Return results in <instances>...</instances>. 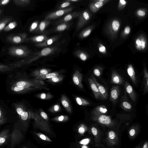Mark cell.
<instances>
[{
	"instance_id": "6da1fadb",
	"label": "cell",
	"mask_w": 148,
	"mask_h": 148,
	"mask_svg": "<svg viewBox=\"0 0 148 148\" xmlns=\"http://www.w3.org/2000/svg\"><path fill=\"white\" fill-rule=\"evenodd\" d=\"M59 51V49L57 47H50L45 48L35 53L30 59V62H33L42 57L54 54Z\"/></svg>"
},
{
	"instance_id": "7a4b0ae2",
	"label": "cell",
	"mask_w": 148,
	"mask_h": 148,
	"mask_svg": "<svg viewBox=\"0 0 148 148\" xmlns=\"http://www.w3.org/2000/svg\"><path fill=\"white\" fill-rule=\"evenodd\" d=\"M73 9L74 8L73 7L71 6L64 9L59 10L52 12L49 13L45 16V20H51L57 19L72 11Z\"/></svg>"
},
{
	"instance_id": "3957f363",
	"label": "cell",
	"mask_w": 148,
	"mask_h": 148,
	"mask_svg": "<svg viewBox=\"0 0 148 148\" xmlns=\"http://www.w3.org/2000/svg\"><path fill=\"white\" fill-rule=\"evenodd\" d=\"M80 13V12H74L72 13L68 14L63 17L56 21L55 23V24L58 25L62 23L68 22L69 21L79 17Z\"/></svg>"
},
{
	"instance_id": "277c9868",
	"label": "cell",
	"mask_w": 148,
	"mask_h": 148,
	"mask_svg": "<svg viewBox=\"0 0 148 148\" xmlns=\"http://www.w3.org/2000/svg\"><path fill=\"white\" fill-rule=\"evenodd\" d=\"M37 127L42 130L49 133H52L50 127L47 122H46L40 117L37 115Z\"/></svg>"
},
{
	"instance_id": "5b68a950",
	"label": "cell",
	"mask_w": 148,
	"mask_h": 148,
	"mask_svg": "<svg viewBox=\"0 0 148 148\" xmlns=\"http://www.w3.org/2000/svg\"><path fill=\"white\" fill-rule=\"evenodd\" d=\"M59 35H56L47 39L46 40L40 43H37L35 44L36 46L38 47H46L51 45L54 42L57 41L59 39Z\"/></svg>"
},
{
	"instance_id": "8992f818",
	"label": "cell",
	"mask_w": 148,
	"mask_h": 148,
	"mask_svg": "<svg viewBox=\"0 0 148 148\" xmlns=\"http://www.w3.org/2000/svg\"><path fill=\"white\" fill-rule=\"evenodd\" d=\"M82 74L79 70H76L73 75V81L75 84L81 88H83L82 83Z\"/></svg>"
},
{
	"instance_id": "52a82bcc",
	"label": "cell",
	"mask_w": 148,
	"mask_h": 148,
	"mask_svg": "<svg viewBox=\"0 0 148 148\" xmlns=\"http://www.w3.org/2000/svg\"><path fill=\"white\" fill-rule=\"evenodd\" d=\"M88 81L91 89L94 93L95 98L97 99H99L100 98L103 99L99 91L97 86L94 81L92 79H88Z\"/></svg>"
},
{
	"instance_id": "ba28073f",
	"label": "cell",
	"mask_w": 148,
	"mask_h": 148,
	"mask_svg": "<svg viewBox=\"0 0 148 148\" xmlns=\"http://www.w3.org/2000/svg\"><path fill=\"white\" fill-rule=\"evenodd\" d=\"M125 86L126 90L128 93L131 99L134 103H135L136 99V95L132 86L127 82H126Z\"/></svg>"
},
{
	"instance_id": "9c48e42d",
	"label": "cell",
	"mask_w": 148,
	"mask_h": 148,
	"mask_svg": "<svg viewBox=\"0 0 148 148\" xmlns=\"http://www.w3.org/2000/svg\"><path fill=\"white\" fill-rule=\"evenodd\" d=\"M51 23L50 20H44L41 21L38 25L36 32L38 33H43L46 28Z\"/></svg>"
},
{
	"instance_id": "30bf717a",
	"label": "cell",
	"mask_w": 148,
	"mask_h": 148,
	"mask_svg": "<svg viewBox=\"0 0 148 148\" xmlns=\"http://www.w3.org/2000/svg\"><path fill=\"white\" fill-rule=\"evenodd\" d=\"M62 104L66 110L69 113L72 112V108L68 99L64 95H63L61 98Z\"/></svg>"
},
{
	"instance_id": "8fae6325",
	"label": "cell",
	"mask_w": 148,
	"mask_h": 148,
	"mask_svg": "<svg viewBox=\"0 0 148 148\" xmlns=\"http://www.w3.org/2000/svg\"><path fill=\"white\" fill-rule=\"evenodd\" d=\"M92 79L94 81V82L96 85L97 86L99 91L100 94L101 95L103 99H106L107 96V94L106 91V89H105V88L104 87L102 86L101 85L99 84L97 81L96 79L92 76Z\"/></svg>"
},
{
	"instance_id": "7c38bea8",
	"label": "cell",
	"mask_w": 148,
	"mask_h": 148,
	"mask_svg": "<svg viewBox=\"0 0 148 148\" xmlns=\"http://www.w3.org/2000/svg\"><path fill=\"white\" fill-rule=\"evenodd\" d=\"M71 23L69 22L64 23L58 24L53 31L54 32H60L67 30L70 27Z\"/></svg>"
},
{
	"instance_id": "4fadbf2b",
	"label": "cell",
	"mask_w": 148,
	"mask_h": 148,
	"mask_svg": "<svg viewBox=\"0 0 148 148\" xmlns=\"http://www.w3.org/2000/svg\"><path fill=\"white\" fill-rule=\"evenodd\" d=\"M123 82V80L119 75L115 71L112 72L111 83L118 85H121Z\"/></svg>"
},
{
	"instance_id": "5bb4252c",
	"label": "cell",
	"mask_w": 148,
	"mask_h": 148,
	"mask_svg": "<svg viewBox=\"0 0 148 148\" xmlns=\"http://www.w3.org/2000/svg\"><path fill=\"white\" fill-rule=\"evenodd\" d=\"M49 37L46 35H42L31 37L29 40L30 42L39 43L43 42L46 40Z\"/></svg>"
},
{
	"instance_id": "9a60e30c",
	"label": "cell",
	"mask_w": 148,
	"mask_h": 148,
	"mask_svg": "<svg viewBox=\"0 0 148 148\" xmlns=\"http://www.w3.org/2000/svg\"><path fill=\"white\" fill-rule=\"evenodd\" d=\"M127 71L133 83L136 84L137 83V80L135 71L134 68L131 64H129L128 65L127 68Z\"/></svg>"
},
{
	"instance_id": "2e32d148",
	"label": "cell",
	"mask_w": 148,
	"mask_h": 148,
	"mask_svg": "<svg viewBox=\"0 0 148 148\" xmlns=\"http://www.w3.org/2000/svg\"><path fill=\"white\" fill-rule=\"evenodd\" d=\"M119 94V88L117 86H114L112 88L110 92V100L113 102L116 101Z\"/></svg>"
},
{
	"instance_id": "e0dca14e",
	"label": "cell",
	"mask_w": 148,
	"mask_h": 148,
	"mask_svg": "<svg viewBox=\"0 0 148 148\" xmlns=\"http://www.w3.org/2000/svg\"><path fill=\"white\" fill-rule=\"evenodd\" d=\"M59 76V73L57 72L49 73V74L45 75L40 74L37 76L36 79V80H44L46 79H52V78L57 77V76Z\"/></svg>"
},
{
	"instance_id": "ac0fdd59",
	"label": "cell",
	"mask_w": 148,
	"mask_h": 148,
	"mask_svg": "<svg viewBox=\"0 0 148 148\" xmlns=\"http://www.w3.org/2000/svg\"><path fill=\"white\" fill-rule=\"evenodd\" d=\"M100 123L102 124L108 125L111 122L109 117L105 115H101L99 118Z\"/></svg>"
},
{
	"instance_id": "d6986e66",
	"label": "cell",
	"mask_w": 148,
	"mask_h": 148,
	"mask_svg": "<svg viewBox=\"0 0 148 148\" xmlns=\"http://www.w3.org/2000/svg\"><path fill=\"white\" fill-rule=\"evenodd\" d=\"M76 100L78 104L81 106H88L91 105L90 103L87 100L79 97L76 98Z\"/></svg>"
},
{
	"instance_id": "ffe728a7",
	"label": "cell",
	"mask_w": 148,
	"mask_h": 148,
	"mask_svg": "<svg viewBox=\"0 0 148 148\" xmlns=\"http://www.w3.org/2000/svg\"><path fill=\"white\" fill-rule=\"evenodd\" d=\"M68 117L65 115H61L56 117L52 119L54 121L58 122H64L67 121L69 120Z\"/></svg>"
},
{
	"instance_id": "44dd1931",
	"label": "cell",
	"mask_w": 148,
	"mask_h": 148,
	"mask_svg": "<svg viewBox=\"0 0 148 148\" xmlns=\"http://www.w3.org/2000/svg\"><path fill=\"white\" fill-rule=\"evenodd\" d=\"M93 111L97 112L98 113H105L107 111V110L105 106L101 105L96 107Z\"/></svg>"
},
{
	"instance_id": "7402d4cb",
	"label": "cell",
	"mask_w": 148,
	"mask_h": 148,
	"mask_svg": "<svg viewBox=\"0 0 148 148\" xmlns=\"http://www.w3.org/2000/svg\"><path fill=\"white\" fill-rule=\"evenodd\" d=\"M74 54L76 56H77L82 60L85 61L87 59V56L84 53L81 52L79 50L76 51L74 53Z\"/></svg>"
},
{
	"instance_id": "603a6c76",
	"label": "cell",
	"mask_w": 148,
	"mask_h": 148,
	"mask_svg": "<svg viewBox=\"0 0 148 148\" xmlns=\"http://www.w3.org/2000/svg\"><path fill=\"white\" fill-rule=\"evenodd\" d=\"M35 134L42 140L47 142H52V140H51L48 137L43 134L41 133H35Z\"/></svg>"
},
{
	"instance_id": "cb8c5ba5",
	"label": "cell",
	"mask_w": 148,
	"mask_h": 148,
	"mask_svg": "<svg viewBox=\"0 0 148 148\" xmlns=\"http://www.w3.org/2000/svg\"><path fill=\"white\" fill-rule=\"evenodd\" d=\"M63 79V77L59 75L55 77L52 78V79H49L48 81L50 82L57 83L60 82L62 81Z\"/></svg>"
},
{
	"instance_id": "d4e9b609",
	"label": "cell",
	"mask_w": 148,
	"mask_h": 148,
	"mask_svg": "<svg viewBox=\"0 0 148 148\" xmlns=\"http://www.w3.org/2000/svg\"><path fill=\"white\" fill-rule=\"evenodd\" d=\"M52 97V95L50 93H42L40 96V98L42 100L50 99Z\"/></svg>"
},
{
	"instance_id": "484cf974",
	"label": "cell",
	"mask_w": 148,
	"mask_h": 148,
	"mask_svg": "<svg viewBox=\"0 0 148 148\" xmlns=\"http://www.w3.org/2000/svg\"><path fill=\"white\" fill-rule=\"evenodd\" d=\"M120 25V23L118 21L116 20L113 21L112 23V26L113 30L115 31H118Z\"/></svg>"
},
{
	"instance_id": "4316f807",
	"label": "cell",
	"mask_w": 148,
	"mask_h": 148,
	"mask_svg": "<svg viewBox=\"0 0 148 148\" xmlns=\"http://www.w3.org/2000/svg\"><path fill=\"white\" fill-rule=\"evenodd\" d=\"M61 107L59 105H54L50 109V111L52 113L59 112L61 110Z\"/></svg>"
},
{
	"instance_id": "83f0119b",
	"label": "cell",
	"mask_w": 148,
	"mask_h": 148,
	"mask_svg": "<svg viewBox=\"0 0 148 148\" xmlns=\"http://www.w3.org/2000/svg\"><path fill=\"white\" fill-rule=\"evenodd\" d=\"M39 24L38 21H35L32 24L30 28V32H33L36 30Z\"/></svg>"
},
{
	"instance_id": "f1b7e54d",
	"label": "cell",
	"mask_w": 148,
	"mask_h": 148,
	"mask_svg": "<svg viewBox=\"0 0 148 148\" xmlns=\"http://www.w3.org/2000/svg\"><path fill=\"white\" fill-rule=\"evenodd\" d=\"M65 2L62 3L59 6V9L60 10L64 9V8L69 7L71 4L70 2L65 1Z\"/></svg>"
},
{
	"instance_id": "f546056e",
	"label": "cell",
	"mask_w": 148,
	"mask_h": 148,
	"mask_svg": "<svg viewBox=\"0 0 148 148\" xmlns=\"http://www.w3.org/2000/svg\"><path fill=\"white\" fill-rule=\"evenodd\" d=\"M91 30L88 29L86 30L85 32H83L82 34L80 35V37H86L89 35L91 33Z\"/></svg>"
},
{
	"instance_id": "4dcf8cb0",
	"label": "cell",
	"mask_w": 148,
	"mask_h": 148,
	"mask_svg": "<svg viewBox=\"0 0 148 148\" xmlns=\"http://www.w3.org/2000/svg\"><path fill=\"white\" fill-rule=\"evenodd\" d=\"M122 106L123 107L127 109H130L132 108L131 105L127 102H124L122 104Z\"/></svg>"
},
{
	"instance_id": "1f68e13d",
	"label": "cell",
	"mask_w": 148,
	"mask_h": 148,
	"mask_svg": "<svg viewBox=\"0 0 148 148\" xmlns=\"http://www.w3.org/2000/svg\"><path fill=\"white\" fill-rule=\"evenodd\" d=\"M16 25L17 23L16 22H13L11 23L8 25V26L6 27V28H7V30H10L14 28L16 26Z\"/></svg>"
},
{
	"instance_id": "d6a6232c",
	"label": "cell",
	"mask_w": 148,
	"mask_h": 148,
	"mask_svg": "<svg viewBox=\"0 0 148 148\" xmlns=\"http://www.w3.org/2000/svg\"><path fill=\"white\" fill-rule=\"evenodd\" d=\"M28 116V112L25 111L22 114L21 117L22 119L23 120H25L27 119Z\"/></svg>"
},
{
	"instance_id": "836d02e7",
	"label": "cell",
	"mask_w": 148,
	"mask_h": 148,
	"mask_svg": "<svg viewBox=\"0 0 148 148\" xmlns=\"http://www.w3.org/2000/svg\"><path fill=\"white\" fill-rule=\"evenodd\" d=\"M13 40L15 43H19L21 42L22 39L20 37L16 36L14 37Z\"/></svg>"
},
{
	"instance_id": "e575fe53",
	"label": "cell",
	"mask_w": 148,
	"mask_h": 148,
	"mask_svg": "<svg viewBox=\"0 0 148 148\" xmlns=\"http://www.w3.org/2000/svg\"><path fill=\"white\" fill-rule=\"evenodd\" d=\"M89 142V139H82L79 142V144L85 145L88 144Z\"/></svg>"
},
{
	"instance_id": "d590c367",
	"label": "cell",
	"mask_w": 148,
	"mask_h": 148,
	"mask_svg": "<svg viewBox=\"0 0 148 148\" xmlns=\"http://www.w3.org/2000/svg\"><path fill=\"white\" fill-rule=\"evenodd\" d=\"M26 82L25 81H21L17 83V86L18 87H23L26 85Z\"/></svg>"
},
{
	"instance_id": "8d00e7d4",
	"label": "cell",
	"mask_w": 148,
	"mask_h": 148,
	"mask_svg": "<svg viewBox=\"0 0 148 148\" xmlns=\"http://www.w3.org/2000/svg\"><path fill=\"white\" fill-rule=\"evenodd\" d=\"M50 71L48 69H42L40 71V74H41L43 75H45L48 74L49 71Z\"/></svg>"
},
{
	"instance_id": "74e56055",
	"label": "cell",
	"mask_w": 148,
	"mask_h": 148,
	"mask_svg": "<svg viewBox=\"0 0 148 148\" xmlns=\"http://www.w3.org/2000/svg\"><path fill=\"white\" fill-rule=\"evenodd\" d=\"M41 116L43 118L44 120L46 121L48 120V117L47 116V114L44 112H41L40 113Z\"/></svg>"
},
{
	"instance_id": "f35d334b",
	"label": "cell",
	"mask_w": 148,
	"mask_h": 148,
	"mask_svg": "<svg viewBox=\"0 0 148 148\" xmlns=\"http://www.w3.org/2000/svg\"><path fill=\"white\" fill-rule=\"evenodd\" d=\"M78 132L80 134H84L85 132V129L83 125H82L78 129Z\"/></svg>"
},
{
	"instance_id": "ab89813d",
	"label": "cell",
	"mask_w": 148,
	"mask_h": 148,
	"mask_svg": "<svg viewBox=\"0 0 148 148\" xmlns=\"http://www.w3.org/2000/svg\"><path fill=\"white\" fill-rule=\"evenodd\" d=\"M137 14L139 16L141 17L144 16H145L146 15L145 12L141 10H139L137 12Z\"/></svg>"
},
{
	"instance_id": "60d3db41",
	"label": "cell",
	"mask_w": 148,
	"mask_h": 148,
	"mask_svg": "<svg viewBox=\"0 0 148 148\" xmlns=\"http://www.w3.org/2000/svg\"><path fill=\"white\" fill-rule=\"evenodd\" d=\"M103 3L102 1H100L99 2H96L95 4V6L97 8H100L103 5Z\"/></svg>"
},
{
	"instance_id": "b9f144b4",
	"label": "cell",
	"mask_w": 148,
	"mask_h": 148,
	"mask_svg": "<svg viewBox=\"0 0 148 148\" xmlns=\"http://www.w3.org/2000/svg\"><path fill=\"white\" fill-rule=\"evenodd\" d=\"M109 137L110 139H113L115 137V133L113 131H110L109 134Z\"/></svg>"
},
{
	"instance_id": "7bdbcfd3",
	"label": "cell",
	"mask_w": 148,
	"mask_h": 148,
	"mask_svg": "<svg viewBox=\"0 0 148 148\" xmlns=\"http://www.w3.org/2000/svg\"><path fill=\"white\" fill-rule=\"evenodd\" d=\"M6 22H3L0 23V31L4 28L6 24Z\"/></svg>"
},
{
	"instance_id": "ee69618b",
	"label": "cell",
	"mask_w": 148,
	"mask_h": 148,
	"mask_svg": "<svg viewBox=\"0 0 148 148\" xmlns=\"http://www.w3.org/2000/svg\"><path fill=\"white\" fill-rule=\"evenodd\" d=\"M94 74L97 76H99L100 75V72L99 70L97 69H95L94 71Z\"/></svg>"
},
{
	"instance_id": "f6af8a7d",
	"label": "cell",
	"mask_w": 148,
	"mask_h": 148,
	"mask_svg": "<svg viewBox=\"0 0 148 148\" xmlns=\"http://www.w3.org/2000/svg\"><path fill=\"white\" fill-rule=\"evenodd\" d=\"M130 27H126L125 30V33L127 35H128L130 33Z\"/></svg>"
},
{
	"instance_id": "bcb514c9",
	"label": "cell",
	"mask_w": 148,
	"mask_h": 148,
	"mask_svg": "<svg viewBox=\"0 0 148 148\" xmlns=\"http://www.w3.org/2000/svg\"><path fill=\"white\" fill-rule=\"evenodd\" d=\"M17 111L18 114L21 116L24 112L23 110L21 108H20L17 109Z\"/></svg>"
},
{
	"instance_id": "7dc6e473",
	"label": "cell",
	"mask_w": 148,
	"mask_h": 148,
	"mask_svg": "<svg viewBox=\"0 0 148 148\" xmlns=\"http://www.w3.org/2000/svg\"><path fill=\"white\" fill-rule=\"evenodd\" d=\"M91 131L93 135H97V131L96 128H95L94 127H92L91 129Z\"/></svg>"
},
{
	"instance_id": "c3c4849f",
	"label": "cell",
	"mask_w": 148,
	"mask_h": 148,
	"mask_svg": "<svg viewBox=\"0 0 148 148\" xmlns=\"http://www.w3.org/2000/svg\"><path fill=\"white\" fill-rule=\"evenodd\" d=\"M24 89L23 87H21L17 86L14 88V90L15 91H21Z\"/></svg>"
},
{
	"instance_id": "681fc988",
	"label": "cell",
	"mask_w": 148,
	"mask_h": 148,
	"mask_svg": "<svg viewBox=\"0 0 148 148\" xmlns=\"http://www.w3.org/2000/svg\"><path fill=\"white\" fill-rule=\"evenodd\" d=\"M136 43L139 46H141L142 44V41H140L139 39H137L136 41Z\"/></svg>"
},
{
	"instance_id": "f907efd6",
	"label": "cell",
	"mask_w": 148,
	"mask_h": 148,
	"mask_svg": "<svg viewBox=\"0 0 148 148\" xmlns=\"http://www.w3.org/2000/svg\"><path fill=\"white\" fill-rule=\"evenodd\" d=\"M135 130L134 129H132L129 132L130 135L131 136H133L135 134Z\"/></svg>"
},
{
	"instance_id": "816d5d0a",
	"label": "cell",
	"mask_w": 148,
	"mask_h": 148,
	"mask_svg": "<svg viewBox=\"0 0 148 148\" xmlns=\"http://www.w3.org/2000/svg\"><path fill=\"white\" fill-rule=\"evenodd\" d=\"M99 50L101 52H105V46H102L100 47Z\"/></svg>"
},
{
	"instance_id": "f5cc1de1",
	"label": "cell",
	"mask_w": 148,
	"mask_h": 148,
	"mask_svg": "<svg viewBox=\"0 0 148 148\" xmlns=\"http://www.w3.org/2000/svg\"><path fill=\"white\" fill-rule=\"evenodd\" d=\"M10 1L9 0H4L2 1L1 4L3 5H5L8 4Z\"/></svg>"
},
{
	"instance_id": "db71d44e",
	"label": "cell",
	"mask_w": 148,
	"mask_h": 148,
	"mask_svg": "<svg viewBox=\"0 0 148 148\" xmlns=\"http://www.w3.org/2000/svg\"><path fill=\"white\" fill-rule=\"evenodd\" d=\"M145 42L144 41L142 40V44L141 46V47L143 49H144L145 47Z\"/></svg>"
},
{
	"instance_id": "11a10c76",
	"label": "cell",
	"mask_w": 148,
	"mask_h": 148,
	"mask_svg": "<svg viewBox=\"0 0 148 148\" xmlns=\"http://www.w3.org/2000/svg\"><path fill=\"white\" fill-rule=\"evenodd\" d=\"M144 77L146 79H148V74L147 70H144Z\"/></svg>"
},
{
	"instance_id": "9f6ffc18",
	"label": "cell",
	"mask_w": 148,
	"mask_h": 148,
	"mask_svg": "<svg viewBox=\"0 0 148 148\" xmlns=\"http://www.w3.org/2000/svg\"><path fill=\"white\" fill-rule=\"evenodd\" d=\"M65 1L70 2H77L79 1V0H66Z\"/></svg>"
},
{
	"instance_id": "6f0895ef",
	"label": "cell",
	"mask_w": 148,
	"mask_h": 148,
	"mask_svg": "<svg viewBox=\"0 0 148 148\" xmlns=\"http://www.w3.org/2000/svg\"><path fill=\"white\" fill-rule=\"evenodd\" d=\"M5 139L4 138L2 137H0V143H3L4 142Z\"/></svg>"
},
{
	"instance_id": "680465c9",
	"label": "cell",
	"mask_w": 148,
	"mask_h": 148,
	"mask_svg": "<svg viewBox=\"0 0 148 148\" xmlns=\"http://www.w3.org/2000/svg\"><path fill=\"white\" fill-rule=\"evenodd\" d=\"M120 2L123 5L125 4L126 3V1L125 0H120Z\"/></svg>"
},
{
	"instance_id": "91938a15",
	"label": "cell",
	"mask_w": 148,
	"mask_h": 148,
	"mask_svg": "<svg viewBox=\"0 0 148 148\" xmlns=\"http://www.w3.org/2000/svg\"><path fill=\"white\" fill-rule=\"evenodd\" d=\"M82 148H88L87 146H86V145H83L82 147Z\"/></svg>"
},
{
	"instance_id": "94428289",
	"label": "cell",
	"mask_w": 148,
	"mask_h": 148,
	"mask_svg": "<svg viewBox=\"0 0 148 148\" xmlns=\"http://www.w3.org/2000/svg\"><path fill=\"white\" fill-rule=\"evenodd\" d=\"M1 112L0 111V117H1Z\"/></svg>"
},
{
	"instance_id": "6125c7cd",
	"label": "cell",
	"mask_w": 148,
	"mask_h": 148,
	"mask_svg": "<svg viewBox=\"0 0 148 148\" xmlns=\"http://www.w3.org/2000/svg\"></svg>"
}]
</instances>
